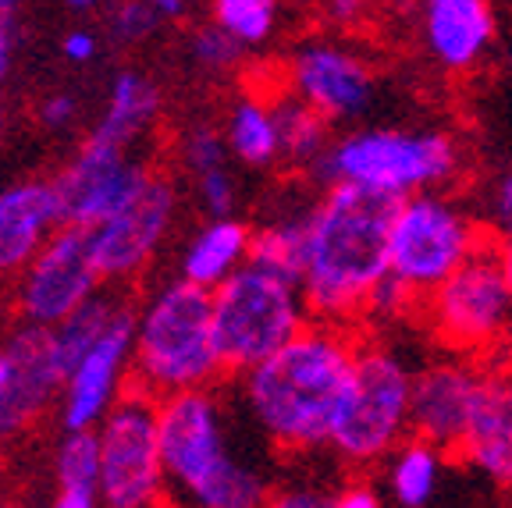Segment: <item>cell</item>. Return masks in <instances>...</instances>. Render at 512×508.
<instances>
[{
	"label": "cell",
	"instance_id": "cell-12",
	"mask_svg": "<svg viewBox=\"0 0 512 508\" xmlns=\"http://www.w3.org/2000/svg\"><path fill=\"white\" fill-rule=\"evenodd\" d=\"M153 175L157 171L150 167V160L136 157L132 146L111 143V139L89 132L82 150L54 178L57 192H61L64 224L93 228V224L107 221L121 207H128L150 185Z\"/></svg>",
	"mask_w": 512,
	"mask_h": 508
},
{
	"label": "cell",
	"instance_id": "cell-34",
	"mask_svg": "<svg viewBox=\"0 0 512 508\" xmlns=\"http://www.w3.org/2000/svg\"><path fill=\"white\" fill-rule=\"evenodd\" d=\"M75 118H79V100L72 93H54L40 104V121L47 128H54V132L72 128Z\"/></svg>",
	"mask_w": 512,
	"mask_h": 508
},
{
	"label": "cell",
	"instance_id": "cell-6",
	"mask_svg": "<svg viewBox=\"0 0 512 508\" xmlns=\"http://www.w3.org/2000/svg\"><path fill=\"white\" fill-rule=\"evenodd\" d=\"M313 320L303 281L285 278L260 263H242L232 278L214 288V342L228 377L292 342Z\"/></svg>",
	"mask_w": 512,
	"mask_h": 508
},
{
	"label": "cell",
	"instance_id": "cell-4",
	"mask_svg": "<svg viewBox=\"0 0 512 508\" xmlns=\"http://www.w3.org/2000/svg\"><path fill=\"white\" fill-rule=\"evenodd\" d=\"M228 377L214 342V292L192 281H164L136 310V349L128 388L168 398L217 388Z\"/></svg>",
	"mask_w": 512,
	"mask_h": 508
},
{
	"label": "cell",
	"instance_id": "cell-39",
	"mask_svg": "<svg viewBox=\"0 0 512 508\" xmlns=\"http://www.w3.org/2000/svg\"><path fill=\"white\" fill-rule=\"evenodd\" d=\"M146 4H150V8L164 18V22H168V18H182L185 15V0H146Z\"/></svg>",
	"mask_w": 512,
	"mask_h": 508
},
{
	"label": "cell",
	"instance_id": "cell-37",
	"mask_svg": "<svg viewBox=\"0 0 512 508\" xmlns=\"http://www.w3.org/2000/svg\"><path fill=\"white\" fill-rule=\"evenodd\" d=\"M11 57H15V22H11V18H0V82L8 79Z\"/></svg>",
	"mask_w": 512,
	"mask_h": 508
},
{
	"label": "cell",
	"instance_id": "cell-22",
	"mask_svg": "<svg viewBox=\"0 0 512 508\" xmlns=\"http://www.w3.org/2000/svg\"><path fill=\"white\" fill-rule=\"evenodd\" d=\"M448 452L427 437L409 434L388 459L381 462L384 473V491L388 501L402 508H424L434 501L441 487V473H445Z\"/></svg>",
	"mask_w": 512,
	"mask_h": 508
},
{
	"label": "cell",
	"instance_id": "cell-14",
	"mask_svg": "<svg viewBox=\"0 0 512 508\" xmlns=\"http://www.w3.org/2000/svg\"><path fill=\"white\" fill-rule=\"evenodd\" d=\"M136 310L128 306L111 331L75 363L61 391V427L64 430H96L111 413V405L128 391L132 374V349H136Z\"/></svg>",
	"mask_w": 512,
	"mask_h": 508
},
{
	"label": "cell",
	"instance_id": "cell-44",
	"mask_svg": "<svg viewBox=\"0 0 512 508\" xmlns=\"http://www.w3.org/2000/svg\"><path fill=\"white\" fill-rule=\"evenodd\" d=\"M64 4H68V8H79V11H86V8H93L96 0H64Z\"/></svg>",
	"mask_w": 512,
	"mask_h": 508
},
{
	"label": "cell",
	"instance_id": "cell-42",
	"mask_svg": "<svg viewBox=\"0 0 512 508\" xmlns=\"http://www.w3.org/2000/svg\"><path fill=\"white\" fill-rule=\"evenodd\" d=\"M8 313H15V306H11V299L8 302L0 299V342H4V334H8Z\"/></svg>",
	"mask_w": 512,
	"mask_h": 508
},
{
	"label": "cell",
	"instance_id": "cell-38",
	"mask_svg": "<svg viewBox=\"0 0 512 508\" xmlns=\"http://www.w3.org/2000/svg\"><path fill=\"white\" fill-rule=\"evenodd\" d=\"M363 4L367 0H328V18L338 25H352L363 15Z\"/></svg>",
	"mask_w": 512,
	"mask_h": 508
},
{
	"label": "cell",
	"instance_id": "cell-41",
	"mask_svg": "<svg viewBox=\"0 0 512 508\" xmlns=\"http://www.w3.org/2000/svg\"><path fill=\"white\" fill-rule=\"evenodd\" d=\"M18 8H22V0H0V18H18Z\"/></svg>",
	"mask_w": 512,
	"mask_h": 508
},
{
	"label": "cell",
	"instance_id": "cell-13",
	"mask_svg": "<svg viewBox=\"0 0 512 508\" xmlns=\"http://www.w3.org/2000/svg\"><path fill=\"white\" fill-rule=\"evenodd\" d=\"M178 214V189L168 175H153L150 185L139 192L128 207L111 214L107 221L93 224L89 231V253L100 270V278L111 285L139 278L157 249L168 239Z\"/></svg>",
	"mask_w": 512,
	"mask_h": 508
},
{
	"label": "cell",
	"instance_id": "cell-21",
	"mask_svg": "<svg viewBox=\"0 0 512 508\" xmlns=\"http://www.w3.org/2000/svg\"><path fill=\"white\" fill-rule=\"evenodd\" d=\"M253 246V228L239 217H210L182 249L178 260V278L214 292L217 285L232 278L242 263H249Z\"/></svg>",
	"mask_w": 512,
	"mask_h": 508
},
{
	"label": "cell",
	"instance_id": "cell-7",
	"mask_svg": "<svg viewBox=\"0 0 512 508\" xmlns=\"http://www.w3.org/2000/svg\"><path fill=\"white\" fill-rule=\"evenodd\" d=\"M463 153L445 132H402V128H360L328 146L313 167L324 185L356 182L406 199L413 192L441 189L459 175Z\"/></svg>",
	"mask_w": 512,
	"mask_h": 508
},
{
	"label": "cell",
	"instance_id": "cell-5",
	"mask_svg": "<svg viewBox=\"0 0 512 508\" xmlns=\"http://www.w3.org/2000/svg\"><path fill=\"white\" fill-rule=\"evenodd\" d=\"M413 381L416 370L395 349L360 342L328 437V448L345 466H381L413 434Z\"/></svg>",
	"mask_w": 512,
	"mask_h": 508
},
{
	"label": "cell",
	"instance_id": "cell-15",
	"mask_svg": "<svg viewBox=\"0 0 512 508\" xmlns=\"http://www.w3.org/2000/svg\"><path fill=\"white\" fill-rule=\"evenodd\" d=\"M288 89L317 107L331 125L363 118L377 93L367 61L338 43H306L288 64Z\"/></svg>",
	"mask_w": 512,
	"mask_h": 508
},
{
	"label": "cell",
	"instance_id": "cell-26",
	"mask_svg": "<svg viewBox=\"0 0 512 508\" xmlns=\"http://www.w3.org/2000/svg\"><path fill=\"white\" fill-rule=\"evenodd\" d=\"M224 139L235 160L249 167H271L281 160V132L274 118V104L264 96H242L228 111L224 121Z\"/></svg>",
	"mask_w": 512,
	"mask_h": 508
},
{
	"label": "cell",
	"instance_id": "cell-17",
	"mask_svg": "<svg viewBox=\"0 0 512 508\" xmlns=\"http://www.w3.org/2000/svg\"><path fill=\"white\" fill-rule=\"evenodd\" d=\"M0 345L11 356V381L4 391V405H8V427L15 434V430L29 427L32 420H40L61 398L68 374L54 356L50 327L18 324L15 331L4 334Z\"/></svg>",
	"mask_w": 512,
	"mask_h": 508
},
{
	"label": "cell",
	"instance_id": "cell-40",
	"mask_svg": "<svg viewBox=\"0 0 512 508\" xmlns=\"http://www.w3.org/2000/svg\"><path fill=\"white\" fill-rule=\"evenodd\" d=\"M498 210L505 217H512V175H505L502 185H498Z\"/></svg>",
	"mask_w": 512,
	"mask_h": 508
},
{
	"label": "cell",
	"instance_id": "cell-8",
	"mask_svg": "<svg viewBox=\"0 0 512 508\" xmlns=\"http://www.w3.org/2000/svg\"><path fill=\"white\" fill-rule=\"evenodd\" d=\"M484 242L477 224L459 203L438 189L413 192L399 203L388 235V270L409 288L413 299H427L466 256Z\"/></svg>",
	"mask_w": 512,
	"mask_h": 508
},
{
	"label": "cell",
	"instance_id": "cell-29",
	"mask_svg": "<svg viewBox=\"0 0 512 508\" xmlns=\"http://www.w3.org/2000/svg\"><path fill=\"white\" fill-rule=\"evenodd\" d=\"M210 15L246 50L264 47L278 25V0H214Z\"/></svg>",
	"mask_w": 512,
	"mask_h": 508
},
{
	"label": "cell",
	"instance_id": "cell-32",
	"mask_svg": "<svg viewBox=\"0 0 512 508\" xmlns=\"http://www.w3.org/2000/svg\"><path fill=\"white\" fill-rule=\"evenodd\" d=\"M196 185V196H200V207L207 210L210 217H228L239 203V189H235V178L228 167H214L207 175L192 178Z\"/></svg>",
	"mask_w": 512,
	"mask_h": 508
},
{
	"label": "cell",
	"instance_id": "cell-10",
	"mask_svg": "<svg viewBox=\"0 0 512 508\" xmlns=\"http://www.w3.org/2000/svg\"><path fill=\"white\" fill-rule=\"evenodd\" d=\"M427 313L445 345L456 352L495 349L512 334V285L502 263V242H480L452 278L427 295Z\"/></svg>",
	"mask_w": 512,
	"mask_h": 508
},
{
	"label": "cell",
	"instance_id": "cell-23",
	"mask_svg": "<svg viewBox=\"0 0 512 508\" xmlns=\"http://www.w3.org/2000/svg\"><path fill=\"white\" fill-rule=\"evenodd\" d=\"M57 508L100 505V437L96 430H64L54 455Z\"/></svg>",
	"mask_w": 512,
	"mask_h": 508
},
{
	"label": "cell",
	"instance_id": "cell-43",
	"mask_svg": "<svg viewBox=\"0 0 512 508\" xmlns=\"http://www.w3.org/2000/svg\"><path fill=\"white\" fill-rule=\"evenodd\" d=\"M502 263H505V274H509V285H512V239H502Z\"/></svg>",
	"mask_w": 512,
	"mask_h": 508
},
{
	"label": "cell",
	"instance_id": "cell-11",
	"mask_svg": "<svg viewBox=\"0 0 512 508\" xmlns=\"http://www.w3.org/2000/svg\"><path fill=\"white\" fill-rule=\"evenodd\" d=\"M104 285L89 253V231L79 224H61L47 246L11 278V306L22 324L54 327L75 313L96 288Z\"/></svg>",
	"mask_w": 512,
	"mask_h": 508
},
{
	"label": "cell",
	"instance_id": "cell-16",
	"mask_svg": "<svg viewBox=\"0 0 512 508\" xmlns=\"http://www.w3.org/2000/svg\"><path fill=\"white\" fill-rule=\"evenodd\" d=\"M484 384V370L459 359L416 370L413 381V434L427 437L445 452H456L470 423L473 402Z\"/></svg>",
	"mask_w": 512,
	"mask_h": 508
},
{
	"label": "cell",
	"instance_id": "cell-28",
	"mask_svg": "<svg viewBox=\"0 0 512 508\" xmlns=\"http://www.w3.org/2000/svg\"><path fill=\"white\" fill-rule=\"evenodd\" d=\"M313 207V203H310ZM274 214L260 228H253V246H249V263H260L267 270H278L285 278L303 281L306 263V214Z\"/></svg>",
	"mask_w": 512,
	"mask_h": 508
},
{
	"label": "cell",
	"instance_id": "cell-46",
	"mask_svg": "<svg viewBox=\"0 0 512 508\" xmlns=\"http://www.w3.org/2000/svg\"><path fill=\"white\" fill-rule=\"evenodd\" d=\"M0 132H4V100H0Z\"/></svg>",
	"mask_w": 512,
	"mask_h": 508
},
{
	"label": "cell",
	"instance_id": "cell-2",
	"mask_svg": "<svg viewBox=\"0 0 512 508\" xmlns=\"http://www.w3.org/2000/svg\"><path fill=\"white\" fill-rule=\"evenodd\" d=\"M402 199L356 182H331L306 214L303 292L313 320L352 324L388 274V235Z\"/></svg>",
	"mask_w": 512,
	"mask_h": 508
},
{
	"label": "cell",
	"instance_id": "cell-24",
	"mask_svg": "<svg viewBox=\"0 0 512 508\" xmlns=\"http://www.w3.org/2000/svg\"><path fill=\"white\" fill-rule=\"evenodd\" d=\"M160 118V89L153 86L146 75L139 72H121L111 82V96H107V111L100 118V125L93 128V135L111 139V143L132 146L139 135H146L153 128V121Z\"/></svg>",
	"mask_w": 512,
	"mask_h": 508
},
{
	"label": "cell",
	"instance_id": "cell-36",
	"mask_svg": "<svg viewBox=\"0 0 512 508\" xmlns=\"http://www.w3.org/2000/svg\"><path fill=\"white\" fill-rule=\"evenodd\" d=\"M96 50H100V43H96V36L89 29H72L61 40V54L72 64H89L96 57Z\"/></svg>",
	"mask_w": 512,
	"mask_h": 508
},
{
	"label": "cell",
	"instance_id": "cell-27",
	"mask_svg": "<svg viewBox=\"0 0 512 508\" xmlns=\"http://www.w3.org/2000/svg\"><path fill=\"white\" fill-rule=\"evenodd\" d=\"M128 306H132V302H125L121 295L100 292V288H96L79 310L68 313L61 324L50 327V345H54V356H57V363L64 366V374H72L75 363L111 331V324Z\"/></svg>",
	"mask_w": 512,
	"mask_h": 508
},
{
	"label": "cell",
	"instance_id": "cell-33",
	"mask_svg": "<svg viewBox=\"0 0 512 508\" xmlns=\"http://www.w3.org/2000/svg\"><path fill=\"white\" fill-rule=\"evenodd\" d=\"M160 22H164V18H160L146 0H121L111 15V32L118 43H136V40H146Z\"/></svg>",
	"mask_w": 512,
	"mask_h": 508
},
{
	"label": "cell",
	"instance_id": "cell-35",
	"mask_svg": "<svg viewBox=\"0 0 512 508\" xmlns=\"http://www.w3.org/2000/svg\"><path fill=\"white\" fill-rule=\"evenodd\" d=\"M384 494H381V487L374 484V480H352V484H345V487H338V494H335V505L338 508H377V505H384Z\"/></svg>",
	"mask_w": 512,
	"mask_h": 508
},
{
	"label": "cell",
	"instance_id": "cell-20",
	"mask_svg": "<svg viewBox=\"0 0 512 508\" xmlns=\"http://www.w3.org/2000/svg\"><path fill=\"white\" fill-rule=\"evenodd\" d=\"M456 455L480 469L491 484L512 491V370L484 374Z\"/></svg>",
	"mask_w": 512,
	"mask_h": 508
},
{
	"label": "cell",
	"instance_id": "cell-18",
	"mask_svg": "<svg viewBox=\"0 0 512 508\" xmlns=\"http://www.w3.org/2000/svg\"><path fill=\"white\" fill-rule=\"evenodd\" d=\"M64 224L57 182H18L0 189V281L18 278L25 263Z\"/></svg>",
	"mask_w": 512,
	"mask_h": 508
},
{
	"label": "cell",
	"instance_id": "cell-30",
	"mask_svg": "<svg viewBox=\"0 0 512 508\" xmlns=\"http://www.w3.org/2000/svg\"><path fill=\"white\" fill-rule=\"evenodd\" d=\"M178 150H182V167L189 171V178L207 175L214 167H228V157H232L228 139H224V132H217L214 125L189 128Z\"/></svg>",
	"mask_w": 512,
	"mask_h": 508
},
{
	"label": "cell",
	"instance_id": "cell-3",
	"mask_svg": "<svg viewBox=\"0 0 512 508\" xmlns=\"http://www.w3.org/2000/svg\"><path fill=\"white\" fill-rule=\"evenodd\" d=\"M160 455L171 501L200 508H253L271 501V480L232 445L217 388L160 398Z\"/></svg>",
	"mask_w": 512,
	"mask_h": 508
},
{
	"label": "cell",
	"instance_id": "cell-19",
	"mask_svg": "<svg viewBox=\"0 0 512 508\" xmlns=\"http://www.w3.org/2000/svg\"><path fill=\"white\" fill-rule=\"evenodd\" d=\"M420 32L441 68L470 72L495 40V11L488 0H420Z\"/></svg>",
	"mask_w": 512,
	"mask_h": 508
},
{
	"label": "cell",
	"instance_id": "cell-1",
	"mask_svg": "<svg viewBox=\"0 0 512 508\" xmlns=\"http://www.w3.org/2000/svg\"><path fill=\"white\" fill-rule=\"evenodd\" d=\"M360 338L349 324L310 320L278 352L239 374L242 405L278 452L328 448L342 395L356 366Z\"/></svg>",
	"mask_w": 512,
	"mask_h": 508
},
{
	"label": "cell",
	"instance_id": "cell-45",
	"mask_svg": "<svg viewBox=\"0 0 512 508\" xmlns=\"http://www.w3.org/2000/svg\"><path fill=\"white\" fill-rule=\"evenodd\" d=\"M505 221H509L505 224V239H512V217H505Z\"/></svg>",
	"mask_w": 512,
	"mask_h": 508
},
{
	"label": "cell",
	"instance_id": "cell-31",
	"mask_svg": "<svg viewBox=\"0 0 512 508\" xmlns=\"http://www.w3.org/2000/svg\"><path fill=\"white\" fill-rule=\"evenodd\" d=\"M189 50H192V61L200 64V68H207V72H224V68L239 64L242 54H246V47L235 40L232 32H224L217 22L192 32Z\"/></svg>",
	"mask_w": 512,
	"mask_h": 508
},
{
	"label": "cell",
	"instance_id": "cell-25",
	"mask_svg": "<svg viewBox=\"0 0 512 508\" xmlns=\"http://www.w3.org/2000/svg\"><path fill=\"white\" fill-rule=\"evenodd\" d=\"M271 104L281 132V164L296 167V171H313L320 164V157L328 153V146L335 143L331 139V121L292 89L281 96H271Z\"/></svg>",
	"mask_w": 512,
	"mask_h": 508
},
{
	"label": "cell",
	"instance_id": "cell-9",
	"mask_svg": "<svg viewBox=\"0 0 512 508\" xmlns=\"http://www.w3.org/2000/svg\"><path fill=\"white\" fill-rule=\"evenodd\" d=\"M100 498L111 508H150L171 501L160 455V398L128 388L96 427Z\"/></svg>",
	"mask_w": 512,
	"mask_h": 508
}]
</instances>
